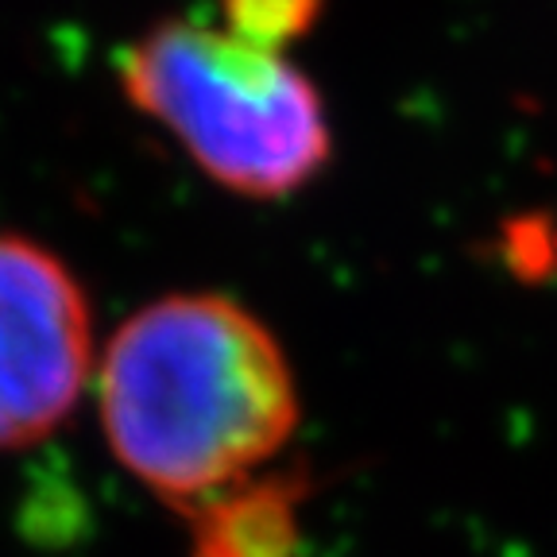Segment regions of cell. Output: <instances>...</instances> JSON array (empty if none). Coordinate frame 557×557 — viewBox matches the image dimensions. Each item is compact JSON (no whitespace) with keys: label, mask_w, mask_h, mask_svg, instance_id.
Here are the masks:
<instances>
[{"label":"cell","mask_w":557,"mask_h":557,"mask_svg":"<svg viewBox=\"0 0 557 557\" xmlns=\"http://www.w3.org/2000/svg\"><path fill=\"white\" fill-rule=\"evenodd\" d=\"M322 16V0H221V27L263 47L278 51L302 39Z\"/></svg>","instance_id":"4"},{"label":"cell","mask_w":557,"mask_h":557,"mask_svg":"<svg viewBox=\"0 0 557 557\" xmlns=\"http://www.w3.org/2000/svg\"><path fill=\"white\" fill-rule=\"evenodd\" d=\"M97 407L116 461L198 522L263 487L302 422L278 337L209 290L132 313L97 360Z\"/></svg>","instance_id":"1"},{"label":"cell","mask_w":557,"mask_h":557,"mask_svg":"<svg viewBox=\"0 0 557 557\" xmlns=\"http://www.w3.org/2000/svg\"><path fill=\"white\" fill-rule=\"evenodd\" d=\"M116 74L132 109L233 194L287 198L330 163L333 136L313 82L221 24L159 20L124 47Z\"/></svg>","instance_id":"2"},{"label":"cell","mask_w":557,"mask_h":557,"mask_svg":"<svg viewBox=\"0 0 557 557\" xmlns=\"http://www.w3.org/2000/svg\"><path fill=\"white\" fill-rule=\"evenodd\" d=\"M97 372L78 275L32 236L0 233V453L44 442Z\"/></svg>","instance_id":"3"}]
</instances>
